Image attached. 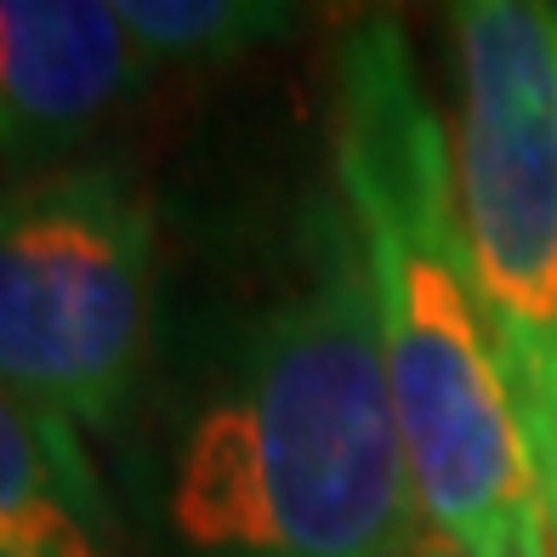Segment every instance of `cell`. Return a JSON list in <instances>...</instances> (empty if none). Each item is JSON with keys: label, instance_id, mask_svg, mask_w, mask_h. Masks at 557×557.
Here are the masks:
<instances>
[{"label": "cell", "instance_id": "obj_6", "mask_svg": "<svg viewBox=\"0 0 557 557\" xmlns=\"http://www.w3.org/2000/svg\"><path fill=\"white\" fill-rule=\"evenodd\" d=\"M0 552L125 557V529L86 438L0 382Z\"/></svg>", "mask_w": 557, "mask_h": 557}, {"label": "cell", "instance_id": "obj_2", "mask_svg": "<svg viewBox=\"0 0 557 557\" xmlns=\"http://www.w3.org/2000/svg\"><path fill=\"white\" fill-rule=\"evenodd\" d=\"M324 103L421 529L455 552H506L546 523L541 484L455 188L449 120L398 0H342Z\"/></svg>", "mask_w": 557, "mask_h": 557}, {"label": "cell", "instance_id": "obj_9", "mask_svg": "<svg viewBox=\"0 0 557 557\" xmlns=\"http://www.w3.org/2000/svg\"><path fill=\"white\" fill-rule=\"evenodd\" d=\"M410 557H478V552H455V546H444V541H426V535H421V546H416ZM490 557H557V552H552V529H546V523L529 529L523 541H512L506 552H490Z\"/></svg>", "mask_w": 557, "mask_h": 557}, {"label": "cell", "instance_id": "obj_3", "mask_svg": "<svg viewBox=\"0 0 557 557\" xmlns=\"http://www.w3.org/2000/svg\"><path fill=\"white\" fill-rule=\"evenodd\" d=\"M165 347L160 211L120 160L0 183V382L120 444Z\"/></svg>", "mask_w": 557, "mask_h": 557}, {"label": "cell", "instance_id": "obj_7", "mask_svg": "<svg viewBox=\"0 0 557 557\" xmlns=\"http://www.w3.org/2000/svg\"><path fill=\"white\" fill-rule=\"evenodd\" d=\"M154 69H216L290 29L296 0H109Z\"/></svg>", "mask_w": 557, "mask_h": 557}, {"label": "cell", "instance_id": "obj_1", "mask_svg": "<svg viewBox=\"0 0 557 557\" xmlns=\"http://www.w3.org/2000/svg\"><path fill=\"white\" fill-rule=\"evenodd\" d=\"M120 484L154 557H410L421 506L359 239L308 188L239 308L154 364Z\"/></svg>", "mask_w": 557, "mask_h": 557}, {"label": "cell", "instance_id": "obj_5", "mask_svg": "<svg viewBox=\"0 0 557 557\" xmlns=\"http://www.w3.org/2000/svg\"><path fill=\"white\" fill-rule=\"evenodd\" d=\"M154 86L109 0H0V171L81 160Z\"/></svg>", "mask_w": 557, "mask_h": 557}, {"label": "cell", "instance_id": "obj_8", "mask_svg": "<svg viewBox=\"0 0 557 557\" xmlns=\"http://www.w3.org/2000/svg\"><path fill=\"white\" fill-rule=\"evenodd\" d=\"M523 438H529V461H535V484H541V512L552 529V552H557V375L546 393L523 404Z\"/></svg>", "mask_w": 557, "mask_h": 557}, {"label": "cell", "instance_id": "obj_4", "mask_svg": "<svg viewBox=\"0 0 557 557\" xmlns=\"http://www.w3.org/2000/svg\"><path fill=\"white\" fill-rule=\"evenodd\" d=\"M449 52V154L500 359L523 404L557 375V7L433 0Z\"/></svg>", "mask_w": 557, "mask_h": 557}, {"label": "cell", "instance_id": "obj_10", "mask_svg": "<svg viewBox=\"0 0 557 557\" xmlns=\"http://www.w3.org/2000/svg\"><path fill=\"white\" fill-rule=\"evenodd\" d=\"M0 557H12V552H0Z\"/></svg>", "mask_w": 557, "mask_h": 557}, {"label": "cell", "instance_id": "obj_11", "mask_svg": "<svg viewBox=\"0 0 557 557\" xmlns=\"http://www.w3.org/2000/svg\"><path fill=\"white\" fill-rule=\"evenodd\" d=\"M552 7H557V0H552Z\"/></svg>", "mask_w": 557, "mask_h": 557}]
</instances>
